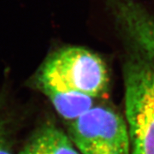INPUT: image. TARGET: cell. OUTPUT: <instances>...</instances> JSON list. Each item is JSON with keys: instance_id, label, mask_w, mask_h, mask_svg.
Listing matches in <instances>:
<instances>
[{"instance_id": "3957f363", "label": "cell", "mask_w": 154, "mask_h": 154, "mask_svg": "<svg viewBox=\"0 0 154 154\" xmlns=\"http://www.w3.org/2000/svg\"><path fill=\"white\" fill-rule=\"evenodd\" d=\"M69 133L82 154H130L126 120L109 107H92L73 120Z\"/></svg>"}, {"instance_id": "5b68a950", "label": "cell", "mask_w": 154, "mask_h": 154, "mask_svg": "<svg viewBox=\"0 0 154 154\" xmlns=\"http://www.w3.org/2000/svg\"><path fill=\"white\" fill-rule=\"evenodd\" d=\"M48 98L63 117L72 121L94 107V98L82 94H53Z\"/></svg>"}, {"instance_id": "8992f818", "label": "cell", "mask_w": 154, "mask_h": 154, "mask_svg": "<svg viewBox=\"0 0 154 154\" xmlns=\"http://www.w3.org/2000/svg\"><path fill=\"white\" fill-rule=\"evenodd\" d=\"M0 154H13L11 134L5 120L0 115Z\"/></svg>"}, {"instance_id": "7a4b0ae2", "label": "cell", "mask_w": 154, "mask_h": 154, "mask_svg": "<svg viewBox=\"0 0 154 154\" xmlns=\"http://www.w3.org/2000/svg\"><path fill=\"white\" fill-rule=\"evenodd\" d=\"M123 79L130 154H154V61L131 58Z\"/></svg>"}, {"instance_id": "277c9868", "label": "cell", "mask_w": 154, "mask_h": 154, "mask_svg": "<svg viewBox=\"0 0 154 154\" xmlns=\"http://www.w3.org/2000/svg\"><path fill=\"white\" fill-rule=\"evenodd\" d=\"M19 154H79L71 140L56 126L47 124L34 133Z\"/></svg>"}, {"instance_id": "6da1fadb", "label": "cell", "mask_w": 154, "mask_h": 154, "mask_svg": "<svg viewBox=\"0 0 154 154\" xmlns=\"http://www.w3.org/2000/svg\"><path fill=\"white\" fill-rule=\"evenodd\" d=\"M37 84L47 97L82 94L95 99L107 91L109 73L104 60L94 51L68 46L46 58L37 74Z\"/></svg>"}]
</instances>
